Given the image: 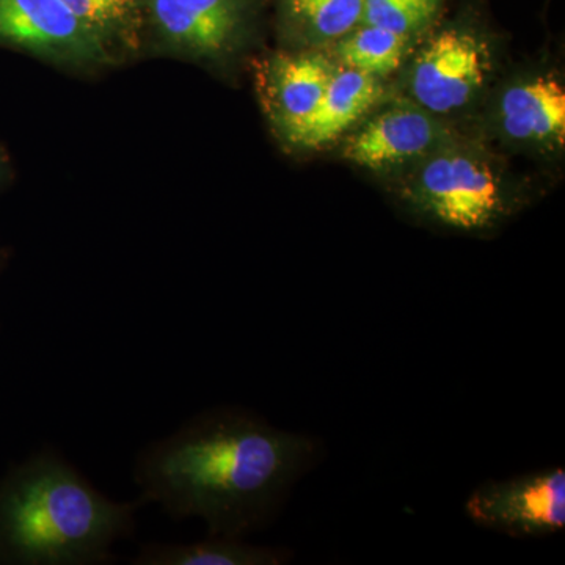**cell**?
Masks as SVG:
<instances>
[{"label":"cell","mask_w":565,"mask_h":565,"mask_svg":"<svg viewBox=\"0 0 565 565\" xmlns=\"http://www.w3.org/2000/svg\"><path fill=\"white\" fill-rule=\"evenodd\" d=\"M319 459L321 445L308 435L218 411L151 449L139 467L140 486L173 515L203 519L211 535L244 537Z\"/></svg>","instance_id":"1"},{"label":"cell","mask_w":565,"mask_h":565,"mask_svg":"<svg viewBox=\"0 0 565 565\" xmlns=\"http://www.w3.org/2000/svg\"><path fill=\"white\" fill-rule=\"evenodd\" d=\"M136 505L111 503L73 468L41 460L7 494L2 527L14 552L31 563L102 561L132 522Z\"/></svg>","instance_id":"2"},{"label":"cell","mask_w":565,"mask_h":565,"mask_svg":"<svg viewBox=\"0 0 565 565\" xmlns=\"http://www.w3.org/2000/svg\"><path fill=\"white\" fill-rule=\"evenodd\" d=\"M404 202L423 221L459 234L493 232L512 212L492 163L455 141L423 159Z\"/></svg>","instance_id":"3"},{"label":"cell","mask_w":565,"mask_h":565,"mask_svg":"<svg viewBox=\"0 0 565 565\" xmlns=\"http://www.w3.org/2000/svg\"><path fill=\"white\" fill-rule=\"evenodd\" d=\"M476 525L509 537H546L565 526V471L546 468L476 487L465 501Z\"/></svg>","instance_id":"4"},{"label":"cell","mask_w":565,"mask_h":565,"mask_svg":"<svg viewBox=\"0 0 565 565\" xmlns=\"http://www.w3.org/2000/svg\"><path fill=\"white\" fill-rule=\"evenodd\" d=\"M490 66L489 46L478 33L444 29L416 55L411 73L412 98L437 117L452 114L478 95Z\"/></svg>","instance_id":"5"},{"label":"cell","mask_w":565,"mask_h":565,"mask_svg":"<svg viewBox=\"0 0 565 565\" xmlns=\"http://www.w3.org/2000/svg\"><path fill=\"white\" fill-rule=\"evenodd\" d=\"M0 44L66 65H103L110 58V44L62 0H0Z\"/></svg>","instance_id":"6"},{"label":"cell","mask_w":565,"mask_h":565,"mask_svg":"<svg viewBox=\"0 0 565 565\" xmlns=\"http://www.w3.org/2000/svg\"><path fill=\"white\" fill-rule=\"evenodd\" d=\"M337 66L321 52L267 55L255 63V85L264 114L291 145L318 109Z\"/></svg>","instance_id":"7"},{"label":"cell","mask_w":565,"mask_h":565,"mask_svg":"<svg viewBox=\"0 0 565 565\" xmlns=\"http://www.w3.org/2000/svg\"><path fill=\"white\" fill-rule=\"evenodd\" d=\"M452 143L451 131L437 115L418 104H401L379 111L344 145L349 162L373 172H384Z\"/></svg>","instance_id":"8"},{"label":"cell","mask_w":565,"mask_h":565,"mask_svg":"<svg viewBox=\"0 0 565 565\" xmlns=\"http://www.w3.org/2000/svg\"><path fill=\"white\" fill-rule=\"evenodd\" d=\"M152 29L170 50L217 57L237 40L245 0H141Z\"/></svg>","instance_id":"9"},{"label":"cell","mask_w":565,"mask_h":565,"mask_svg":"<svg viewBox=\"0 0 565 565\" xmlns=\"http://www.w3.org/2000/svg\"><path fill=\"white\" fill-rule=\"evenodd\" d=\"M508 139L535 147H563L565 90L555 77L519 82L503 93L498 109Z\"/></svg>","instance_id":"10"},{"label":"cell","mask_w":565,"mask_h":565,"mask_svg":"<svg viewBox=\"0 0 565 565\" xmlns=\"http://www.w3.org/2000/svg\"><path fill=\"white\" fill-rule=\"evenodd\" d=\"M384 85L379 77L360 71L334 70L318 109L292 140V147L316 150L340 139L381 99Z\"/></svg>","instance_id":"11"},{"label":"cell","mask_w":565,"mask_h":565,"mask_svg":"<svg viewBox=\"0 0 565 565\" xmlns=\"http://www.w3.org/2000/svg\"><path fill=\"white\" fill-rule=\"evenodd\" d=\"M282 550L245 544L243 537L212 535L193 545L162 546L143 556V564L154 565H278L288 563Z\"/></svg>","instance_id":"12"},{"label":"cell","mask_w":565,"mask_h":565,"mask_svg":"<svg viewBox=\"0 0 565 565\" xmlns=\"http://www.w3.org/2000/svg\"><path fill=\"white\" fill-rule=\"evenodd\" d=\"M408 41V36L388 29L360 24L334 43V51L344 68L360 71L382 79L399 68Z\"/></svg>","instance_id":"13"},{"label":"cell","mask_w":565,"mask_h":565,"mask_svg":"<svg viewBox=\"0 0 565 565\" xmlns=\"http://www.w3.org/2000/svg\"><path fill=\"white\" fill-rule=\"evenodd\" d=\"M363 0H282L286 21L315 43H337L363 22Z\"/></svg>","instance_id":"14"},{"label":"cell","mask_w":565,"mask_h":565,"mask_svg":"<svg viewBox=\"0 0 565 565\" xmlns=\"http://www.w3.org/2000/svg\"><path fill=\"white\" fill-rule=\"evenodd\" d=\"M85 24L95 29L107 43L121 41L126 46L137 44L141 0H62Z\"/></svg>","instance_id":"15"},{"label":"cell","mask_w":565,"mask_h":565,"mask_svg":"<svg viewBox=\"0 0 565 565\" xmlns=\"http://www.w3.org/2000/svg\"><path fill=\"white\" fill-rule=\"evenodd\" d=\"M445 0H363L362 24L377 25L411 39L440 10Z\"/></svg>","instance_id":"16"},{"label":"cell","mask_w":565,"mask_h":565,"mask_svg":"<svg viewBox=\"0 0 565 565\" xmlns=\"http://www.w3.org/2000/svg\"><path fill=\"white\" fill-rule=\"evenodd\" d=\"M0 169H2V162H0Z\"/></svg>","instance_id":"17"}]
</instances>
